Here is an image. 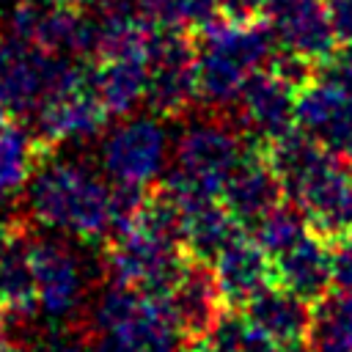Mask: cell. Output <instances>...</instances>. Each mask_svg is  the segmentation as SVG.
<instances>
[{"instance_id": "6da1fadb", "label": "cell", "mask_w": 352, "mask_h": 352, "mask_svg": "<svg viewBox=\"0 0 352 352\" xmlns=\"http://www.w3.org/2000/svg\"><path fill=\"white\" fill-rule=\"evenodd\" d=\"M198 63V99L209 107L234 104L248 77L264 69L278 52V41L264 19L234 22L214 14L192 30Z\"/></svg>"}, {"instance_id": "7a4b0ae2", "label": "cell", "mask_w": 352, "mask_h": 352, "mask_svg": "<svg viewBox=\"0 0 352 352\" xmlns=\"http://www.w3.org/2000/svg\"><path fill=\"white\" fill-rule=\"evenodd\" d=\"M30 214L77 239H107L113 231V190L85 165L47 157L28 184Z\"/></svg>"}, {"instance_id": "3957f363", "label": "cell", "mask_w": 352, "mask_h": 352, "mask_svg": "<svg viewBox=\"0 0 352 352\" xmlns=\"http://www.w3.org/2000/svg\"><path fill=\"white\" fill-rule=\"evenodd\" d=\"M253 143L258 140L245 135L242 126L236 129L217 118L190 124L176 140L173 168L162 184L179 195H220Z\"/></svg>"}, {"instance_id": "277c9868", "label": "cell", "mask_w": 352, "mask_h": 352, "mask_svg": "<svg viewBox=\"0 0 352 352\" xmlns=\"http://www.w3.org/2000/svg\"><path fill=\"white\" fill-rule=\"evenodd\" d=\"M107 118L110 113L96 91L94 69L60 55L50 91L33 113V132L55 148L63 140L99 135Z\"/></svg>"}, {"instance_id": "5b68a950", "label": "cell", "mask_w": 352, "mask_h": 352, "mask_svg": "<svg viewBox=\"0 0 352 352\" xmlns=\"http://www.w3.org/2000/svg\"><path fill=\"white\" fill-rule=\"evenodd\" d=\"M102 261L113 283L132 286L146 294H168L184 272L190 256L179 239L132 223L104 239Z\"/></svg>"}, {"instance_id": "8992f818", "label": "cell", "mask_w": 352, "mask_h": 352, "mask_svg": "<svg viewBox=\"0 0 352 352\" xmlns=\"http://www.w3.org/2000/svg\"><path fill=\"white\" fill-rule=\"evenodd\" d=\"M198 99L195 38L187 28L157 25L148 47L146 107L157 118H176Z\"/></svg>"}, {"instance_id": "52a82bcc", "label": "cell", "mask_w": 352, "mask_h": 352, "mask_svg": "<svg viewBox=\"0 0 352 352\" xmlns=\"http://www.w3.org/2000/svg\"><path fill=\"white\" fill-rule=\"evenodd\" d=\"M308 223V231L338 245L352 231V160L330 154L289 195Z\"/></svg>"}, {"instance_id": "ba28073f", "label": "cell", "mask_w": 352, "mask_h": 352, "mask_svg": "<svg viewBox=\"0 0 352 352\" xmlns=\"http://www.w3.org/2000/svg\"><path fill=\"white\" fill-rule=\"evenodd\" d=\"M11 33L55 55H85L96 50L94 11L66 0H16Z\"/></svg>"}, {"instance_id": "9c48e42d", "label": "cell", "mask_w": 352, "mask_h": 352, "mask_svg": "<svg viewBox=\"0 0 352 352\" xmlns=\"http://www.w3.org/2000/svg\"><path fill=\"white\" fill-rule=\"evenodd\" d=\"M60 55L47 52L19 36L0 38V107L14 118H33L50 91Z\"/></svg>"}, {"instance_id": "30bf717a", "label": "cell", "mask_w": 352, "mask_h": 352, "mask_svg": "<svg viewBox=\"0 0 352 352\" xmlns=\"http://www.w3.org/2000/svg\"><path fill=\"white\" fill-rule=\"evenodd\" d=\"M102 168L113 182L148 184L160 176L168 154V138L154 118H129L102 140Z\"/></svg>"}, {"instance_id": "8fae6325", "label": "cell", "mask_w": 352, "mask_h": 352, "mask_svg": "<svg viewBox=\"0 0 352 352\" xmlns=\"http://www.w3.org/2000/svg\"><path fill=\"white\" fill-rule=\"evenodd\" d=\"M264 22L270 25L280 50L316 66L338 50L327 0H267Z\"/></svg>"}, {"instance_id": "7c38bea8", "label": "cell", "mask_w": 352, "mask_h": 352, "mask_svg": "<svg viewBox=\"0 0 352 352\" xmlns=\"http://www.w3.org/2000/svg\"><path fill=\"white\" fill-rule=\"evenodd\" d=\"M168 302L184 344L204 341L228 311L214 267L209 261H195V258L187 261L184 272L168 292Z\"/></svg>"}, {"instance_id": "4fadbf2b", "label": "cell", "mask_w": 352, "mask_h": 352, "mask_svg": "<svg viewBox=\"0 0 352 352\" xmlns=\"http://www.w3.org/2000/svg\"><path fill=\"white\" fill-rule=\"evenodd\" d=\"M234 104L239 107V126L264 146L297 126V88L267 66L248 77Z\"/></svg>"}, {"instance_id": "5bb4252c", "label": "cell", "mask_w": 352, "mask_h": 352, "mask_svg": "<svg viewBox=\"0 0 352 352\" xmlns=\"http://www.w3.org/2000/svg\"><path fill=\"white\" fill-rule=\"evenodd\" d=\"M38 308L60 322L69 319L82 300V272L77 256L58 239H30Z\"/></svg>"}, {"instance_id": "9a60e30c", "label": "cell", "mask_w": 352, "mask_h": 352, "mask_svg": "<svg viewBox=\"0 0 352 352\" xmlns=\"http://www.w3.org/2000/svg\"><path fill=\"white\" fill-rule=\"evenodd\" d=\"M154 36V33H151ZM148 47L151 38L124 44L96 55L94 82L110 116H126L146 99L148 85Z\"/></svg>"}, {"instance_id": "2e32d148", "label": "cell", "mask_w": 352, "mask_h": 352, "mask_svg": "<svg viewBox=\"0 0 352 352\" xmlns=\"http://www.w3.org/2000/svg\"><path fill=\"white\" fill-rule=\"evenodd\" d=\"M220 198L242 226H253L261 214H267L286 198L278 173L267 160L264 143L250 146V151L226 179Z\"/></svg>"}, {"instance_id": "e0dca14e", "label": "cell", "mask_w": 352, "mask_h": 352, "mask_svg": "<svg viewBox=\"0 0 352 352\" xmlns=\"http://www.w3.org/2000/svg\"><path fill=\"white\" fill-rule=\"evenodd\" d=\"M170 190V187H168ZM173 192V190H170ZM182 206V248L195 261H214L217 253L245 231V226L231 214L220 195H179Z\"/></svg>"}, {"instance_id": "ac0fdd59", "label": "cell", "mask_w": 352, "mask_h": 352, "mask_svg": "<svg viewBox=\"0 0 352 352\" xmlns=\"http://www.w3.org/2000/svg\"><path fill=\"white\" fill-rule=\"evenodd\" d=\"M212 267H214V275H217V283L223 289L228 308H245L258 292L275 283L272 258L248 231L234 236L217 253Z\"/></svg>"}, {"instance_id": "d6986e66", "label": "cell", "mask_w": 352, "mask_h": 352, "mask_svg": "<svg viewBox=\"0 0 352 352\" xmlns=\"http://www.w3.org/2000/svg\"><path fill=\"white\" fill-rule=\"evenodd\" d=\"M333 253L336 245L308 231L300 242L272 258L275 283L314 305L333 289Z\"/></svg>"}, {"instance_id": "ffe728a7", "label": "cell", "mask_w": 352, "mask_h": 352, "mask_svg": "<svg viewBox=\"0 0 352 352\" xmlns=\"http://www.w3.org/2000/svg\"><path fill=\"white\" fill-rule=\"evenodd\" d=\"M38 308L36 275L30 258V236L22 220H16L8 242L0 250V311L11 319H30Z\"/></svg>"}, {"instance_id": "44dd1931", "label": "cell", "mask_w": 352, "mask_h": 352, "mask_svg": "<svg viewBox=\"0 0 352 352\" xmlns=\"http://www.w3.org/2000/svg\"><path fill=\"white\" fill-rule=\"evenodd\" d=\"M267 336H272L280 346L305 341L308 324H311V302L292 294L289 289L272 283L264 292H258L245 308H242Z\"/></svg>"}, {"instance_id": "7402d4cb", "label": "cell", "mask_w": 352, "mask_h": 352, "mask_svg": "<svg viewBox=\"0 0 352 352\" xmlns=\"http://www.w3.org/2000/svg\"><path fill=\"white\" fill-rule=\"evenodd\" d=\"M50 151L52 146L11 118L0 135V201H8L25 190L41 162L52 157Z\"/></svg>"}, {"instance_id": "603a6c76", "label": "cell", "mask_w": 352, "mask_h": 352, "mask_svg": "<svg viewBox=\"0 0 352 352\" xmlns=\"http://www.w3.org/2000/svg\"><path fill=\"white\" fill-rule=\"evenodd\" d=\"M305 341L314 352H352V292L330 289L311 305Z\"/></svg>"}, {"instance_id": "cb8c5ba5", "label": "cell", "mask_w": 352, "mask_h": 352, "mask_svg": "<svg viewBox=\"0 0 352 352\" xmlns=\"http://www.w3.org/2000/svg\"><path fill=\"white\" fill-rule=\"evenodd\" d=\"M204 344L209 352H280V344L267 336L242 308H228Z\"/></svg>"}, {"instance_id": "d4e9b609", "label": "cell", "mask_w": 352, "mask_h": 352, "mask_svg": "<svg viewBox=\"0 0 352 352\" xmlns=\"http://www.w3.org/2000/svg\"><path fill=\"white\" fill-rule=\"evenodd\" d=\"M250 234L267 250V256L275 258L278 253L289 250L294 242H300L308 234V223H305V214L292 201L286 204L280 201L250 226Z\"/></svg>"}, {"instance_id": "484cf974", "label": "cell", "mask_w": 352, "mask_h": 352, "mask_svg": "<svg viewBox=\"0 0 352 352\" xmlns=\"http://www.w3.org/2000/svg\"><path fill=\"white\" fill-rule=\"evenodd\" d=\"M217 14L234 19V22H256L264 19L267 0H214Z\"/></svg>"}, {"instance_id": "4316f807", "label": "cell", "mask_w": 352, "mask_h": 352, "mask_svg": "<svg viewBox=\"0 0 352 352\" xmlns=\"http://www.w3.org/2000/svg\"><path fill=\"white\" fill-rule=\"evenodd\" d=\"M333 286L341 292H352V242L341 239L333 253Z\"/></svg>"}, {"instance_id": "83f0119b", "label": "cell", "mask_w": 352, "mask_h": 352, "mask_svg": "<svg viewBox=\"0 0 352 352\" xmlns=\"http://www.w3.org/2000/svg\"><path fill=\"white\" fill-rule=\"evenodd\" d=\"M327 11L338 44H352V0H327Z\"/></svg>"}, {"instance_id": "f1b7e54d", "label": "cell", "mask_w": 352, "mask_h": 352, "mask_svg": "<svg viewBox=\"0 0 352 352\" xmlns=\"http://www.w3.org/2000/svg\"><path fill=\"white\" fill-rule=\"evenodd\" d=\"M44 352H88V344H74V341H63V344H52Z\"/></svg>"}, {"instance_id": "f546056e", "label": "cell", "mask_w": 352, "mask_h": 352, "mask_svg": "<svg viewBox=\"0 0 352 352\" xmlns=\"http://www.w3.org/2000/svg\"><path fill=\"white\" fill-rule=\"evenodd\" d=\"M14 226H16V220H0V250H3V245L8 242V236H11Z\"/></svg>"}, {"instance_id": "4dcf8cb0", "label": "cell", "mask_w": 352, "mask_h": 352, "mask_svg": "<svg viewBox=\"0 0 352 352\" xmlns=\"http://www.w3.org/2000/svg\"><path fill=\"white\" fill-rule=\"evenodd\" d=\"M6 319H8V316L0 311V346L6 344V330H8V327H6Z\"/></svg>"}, {"instance_id": "1f68e13d", "label": "cell", "mask_w": 352, "mask_h": 352, "mask_svg": "<svg viewBox=\"0 0 352 352\" xmlns=\"http://www.w3.org/2000/svg\"><path fill=\"white\" fill-rule=\"evenodd\" d=\"M8 121H11V116H8V113H6L3 107H0V135H3V129L8 126Z\"/></svg>"}, {"instance_id": "d6a6232c", "label": "cell", "mask_w": 352, "mask_h": 352, "mask_svg": "<svg viewBox=\"0 0 352 352\" xmlns=\"http://www.w3.org/2000/svg\"><path fill=\"white\" fill-rule=\"evenodd\" d=\"M0 352H28V349H22V346H16V344H3Z\"/></svg>"}]
</instances>
